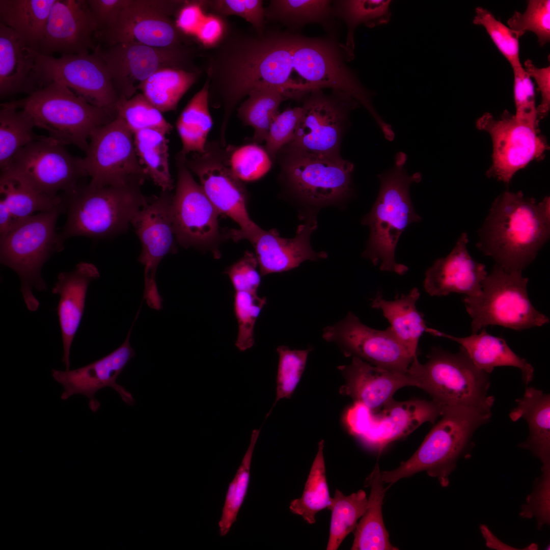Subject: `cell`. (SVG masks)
<instances>
[{
	"label": "cell",
	"mask_w": 550,
	"mask_h": 550,
	"mask_svg": "<svg viewBox=\"0 0 550 550\" xmlns=\"http://www.w3.org/2000/svg\"><path fill=\"white\" fill-rule=\"evenodd\" d=\"M473 23L483 26L492 42L505 57L512 69L521 65L519 59V39L521 34L497 20L488 10L481 7L475 9Z\"/></svg>",
	"instance_id": "7dc6e473"
},
{
	"label": "cell",
	"mask_w": 550,
	"mask_h": 550,
	"mask_svg": "<svg viewBox=\"0 0 550 550\" xmlns=\"http://www.w3.org/2000/svg\"><path fill=\"white\" fill-rule=\"evenodd\" d=\"M191 5L201 8L221 17L234 15L249 22L257 32L265 29V8L261 0H202L191 1Z\"/></svg>",
	"instance_id": "681fc988"
},
{
	"label": "cell",
	"mask_w": 550,
	"mask_h": 550,
	"mask_svg": "<svg viewBox=\"0 0 550 550\" xmlns=\"http://www.w3.org/2000/svg\"><path fill=\"white\" fill-rule=\"evenodd\" d=\"M528 281L522 272L506 271L495 264L483 281L480 294L463 299L472 318V334L489 325L521 331L548 323V317L530 300Z\"/></svg>",
	"instance_id": "ba28073f"
},
{
	"label": "cell",
	"mask_w": 550,
	"mask_h": 550,
	"mask_svg": "<svg viewBox=\"0 0 550 550\" xmlns=\"http://www.w3.org/2000/svg\"><path fill=\"white\" fill-rule=\"evenodd\" d=\"M162 191L148 198L131 224L141 242L139 261L144 266L145 284H155L157 267L163 258L177 251L172 216L173 195Z\"/></svg>",
	"instance_id": "603a6c76"
},
{
	"label": "cell",
	"mask_w": 550,
	"mask_h": 550,
	"mask_svg": "<svg viewBox=\"0 0 550 550\" xmlns=\"http://www.w3.org/2000/svg\"><path fill=\"white\" fill-rule=\"evenodd\" d=\"M35 127L32 118L24 111L10 106L6 102L1 104V172L8 167L16 154L24 147L35 141L52 139L36 134Z\"/></svg>",
	"instance_id": "74e56055"
},
{
	"label": "cell",
	"mask_w": 550,
	"mask_h": 550,
	"mask_svg": "<svg viewBox=\"0 0 550 550\" xmlns=\"http://www.w3.org/2000/svg\"><path fill=\"white\" fill-rule=\"evenodd\" d=\"M6 103L29 114L35 127L58 143L74 145L85 153L92 134L117 116L116 110L92 104L57 81Z\"/></svg>",
	"instance_id": "3957f363"
},
{
	"label": "cell",
	"mask_w": 550,
	"mask_h": 550,
	"mask_svg": "<svg viewBox=\"0 0 550 550\" xmlns=\"http://www.w3.org/2000/svg\"><path fill=\"white\" fill-rule=\"evenodd\" d=\"M56 1L0 0L1 22L37 51L45 34L50 9Z\"/></svg>",
	"instance_id": "836d02e7"
},
{
	"label": "cell",
	"mask_w": 550,
	"mask_h": 550,
	"mask_svg": "<svg viewBox=\"0 0 550 550\" xmlns=\"http://www.w3.org/2000/svg\"><path fill=\"white\" fill-rule=\"evenodd\" d=\"M209 82L189 100L179 115L176 127L182 143L180 152L184 156L190 152L202 153L213 125L209 109Z\"/></svg>",
	"instance_id": "e575fe53"
},
{
	"label": "cell",
	"mask_w": 550,
	"mask_h": 550,
	"mask_svg": "<svg viewBox=\"0 0 550 550\" xmlns=\"http://www.w3.org/2000/svg\"><path fill=\"white\" fill-rule=\"evenodd\" d=\"M332 95L317 90L304 97L302 113L293 140L287 146L324 154H339L350 111L359 103L344 93Z\"/></svg>",
	"instance_id": "ac0fdd59"
},
{
	"label": "cell",
	"mask_w": 550,
	"mask_h": 550,
	"mask_svg": "<svg viewBox=\"0 0 550 550\" xmlns=\"http://www.w3.org/2000/svg\"><path fill=\"white\" fill-rule=\"evenodd\" d=\"M116 111L117 116L133 134L144 129H155L168 134L173 128L162 113L141 93L135 94L129 99L119 100L116 105Z\"/></svg>",
	"instance_id": "f6af8a7d"
},
{
	"label": "cell",
	"mask_w": 550,
	"mask_h": 550,
	"mask_svg": "<svg viewBox=\"0 0 550 550\" xmlns=\"http://www.w3.org/2000/svg\"><path fill=\"white\" fill-rule=\"evenodd\" d=\"M301 113V106L289 107L279 113L273 119L265 140L264 147L272 161L281 149L293 140Z\"/></svg>",
	"instance_id": "f5cc1de1"
},
{
	"label": "cell",
	"mask_w": 550,
	"mask_h": 550,
	"mask_svg": "<svg viewBox=\"0 0 550 550\" xmlns=\"http://www.w3.org/2000/svg\"><path fill=\"white\" fill-rule=\"evenodd\" d=\"M260 429L253 430L250 443L234 477L229 485L218 522L221 536L227 535L236 521L238 513L245 499L250 479V469Z\"/></svg>",
	"instance_id": "ee69618b"
},
{
	"label": "cell",
	"mask_w": 550,
	"mask_h": 550,
	"mask_svg": "<svg viewBox=\"0 0 550 550\" xmlns=\"http://www.w3.org/2000/svg\"><path fill=\"white\" fill-rule=\"evenodd\" d=\"M426 332L460 344L475 365L487 374L491 373L497 367L512 366L520 369L526 384L533 379V366L526 359L515 354L504 339L489 334L485 328L479 334L466 337H456L428 327Z\"/></svg>",
	"instance_id": "f1b7e54d"
},
{
	"label": "cell",
	"mask_w": 550,
	"mask_h": 550,
	"mask_svg": "<svg viewBox=\"0 0 550 550\" xmlns=\"http://www.w3.org/2000/svg\"><path fill=\"white\" fill-rule=\"evenodd\" d=\"M549 477L550 467L542 468V475L538 487L527 504L522 507L521 513L524 517L536 516L539 527L549 521V513L543 507L549 511Z\"/></svg>",
	"instance_id": "9f6ffc18"
},
{
	"label": "cell",
	"mask_w": 550,
	"mask_h": 550,
	"mask_svg": "<svg viewBox=\"0 0 550 550\" xmlns=\"http://www.w3.org/2000/svg\"><path fill=\"white\" fill-rule=\"evenodd\" d=\"M508 27L524 35L534 33L541 46L550 40V1L530 0L524 13L515 11L508 20Z\"/></svg>",
	"instance_id": "816d5d0a"
},
{
	"label": "cell",
	"mask_w": 550,
	"mask_h": 550,
	"mask_svg": "<svg viewBox=\"0 0 550 550\" xmlns=\"http://www.w3.org/2000/svg\"><path fill=\"white\" fill-rule=\"evenodd\" d=\"M87 1L97 25V33L113 24L121 12L131 2V0H87Z\"/></svg>",
	"instance_id": "6f0895ef"
},
{
	"label": "cell",
	"mask_w": 550,
	"mask_h": 550,
	"mask_svg": "<svg viewBox=\"0 0 550 550\" xmlns=\"http://www.w3.org/2000/svg\"><path fill=\"white\" fill-rule=\"evenodd\" d=\"M282 174L302 200L316 205L333 203L350 193L353 164L339 154H317L284 146Z\"/></svg>",
	"instance_id": "30bf717a"
},
{
	"label": "cell",
	"mask_w": 550,
	"mask_h": 550,
	"mask_svg": "<svg viewBox=\"0 0 550 550\" xmlns=\"http://www.w3.org/2000/svg\"><path fill=\"white\" fill-rule=\"evenodd\" d=\"M66 209L63 200L57 207L31 216L0 236L1 263L19 276L20 291L31 311H36L39 306L33 288L38 291L47 289L41 276L43 265L54 253L64 249V242L56 231V223Z\"/></svg>",
	"instance_id": "8992f818"
},
{
	"label": "cell",
	"mask_w": 550,
	"mask_h": 550,
	"mask_svg": "<svg viewBox=\"0 0 550 550\" xmlns=\"http://www.w3.org/2000/svg\"><path fill=\"white\" fill-rule=\"evenodd\" d=\"M109 47L136 43L158 47L191 45L183 31L156 9L155 0H131L109 26L95 36Z\"/></svg>",
	"instance_id": "ffe728a7"
},
{
	"label": "cell",
	"mask_w": 550,
	"mask_h": 550,
	"mask_svg": "<svg viewBox=\"0 0 550 550\" xmlns=\"http://www.w3.org/2000/svg\"><path fill=\"white\" fill-rule=\"evenodd\" d=\"M378 463L366 479L371 488L367 508L354 530L352 550H396L389 541L382 514L386 488Z\"/></svg>",
	"instance_id": "d6a6232c"
},
{
	"label": "cell",
	"mask_w": 550,
	"mask_h": 550,
	"mask_svg": "<svg viewBox=\"0 0 550 550\" xmlns=\"http://www.w3.org/2000/svg\"><path fill=\"white\" fill-rule=\"evenodd\" d=\"M39 53L0 22V96L32 94L42 88L37 71Z\"/></svg>",
	"instance_id": "83f0119b"
},
{
	"label": "cell",
	"mask_w": 550,
	"mask_h": 550,
	"mask_svg": "<svg viewBox=\"0 0 550 550\" xmlns=\"http://www.w3.org/2000/svg\"><path fill=\"white\" fill-rule=\"evenodd\" d=\"M200 73L163 68L138 86V90L161 112L176 109L183 96L196 82Z\"/></svg>",
	"instance_id": "d590c367"
},
{
	"label": "cell",
	"mask_w": 550,
	"mask_h": 550,
	"mask_svg": "<svg viewBox=\"0 0 550 550\" xmlns=\"http://www.w3.org/2000/svg\"><path fill=\"white\" fill-rule=\"evenodd\" d=\"M266 303V298L259 296L257 293L235 291L234 309L238 325L235 345L240 351H245L253 346L254 326Z\"/></svg>",
	"instance_id": "f907efd6"
},
{
	"label": "cell",
	"mask_w": 550,
	"mask_h": 550,
	"mask_svg": "<svg viewBox=\"0 0 550 550\" xmlns=\"http://www.w3.org/2000/svg\"><path fill=\"white\" fill-rule=\"evenodd\" d=\"M524 69L529 76L536 81L540 93L541 101L537 106V115L540 122L547 115L550 109V66L538 68L530 59L524 63Z\"/></svg>",
	"instance_id": "680465c9"
},
{
	"label": "cell",
	"mask_w": 550,
	"mask_h": 550,
	"mask_svg": "<svg viewBox=\"0 0 550 550\" xmlns=\"http://www.w3.org/2000/svg\"><path fill=\"white\" fill-rule=\"evenodd\" d=\"M248 96L238 108L237 115L244 125L253 128L252 141L259 144L265 141L271 121L287 98L280 91L268 86L257 87Z\"/></svg>",
	"instance_id": "f35d334b"
},
{
	"label": "cell",
	"mask_w": 550,
	"mask_h": 550,
	"mask_svg": "<svg viewBox=\"0 0 550 550\" xmlns=\"http://www.w3.org/2000/svg\"><path fill=\"white\" fill-rule=\"evenodd\" d=\"M185 161L218 212L239 225V229H231L226 236L235 241L246 239L259 227L248 213L247 191L230 167L226 147L219 141L207 142L203 153H194Z\"/></svg>",
	"instance_id": "9c48e42d"
},
{
	"label": "cell",
	"mask_w": 550,
	"mask_h": 550,
	"mask_svg": "<svg viewBox=\"0 0 550 550\" xmlns=\"http://www.w3.org/2000/svg\"><path fill=\"white\" fill-rule=\"evenodd\" d=\"M345 383L340 390L354 402L362 403L375 413L393 399L399 389L406 386L417 387L416 381L407 373H399L372 365L352 356L351 362L338 367Z\"/></svg>",
	"instance_id": "484cf974"
},
{
	"label": "cell",
	"mask_w": 550,
	"mask_h": 550,
	"mask_svg": "<svg viewBox=\"0 0 550 550\" xmlns=\"http://www.w3.org/2000/svg\"><path fill=\"white\" fill-rule=\"evenodd\" d=\"M324 441L318 443V452L311 466L300 498L293 500L289 509L308 524L315 522L317 512L327 508L331 501L323 456Z\"/></svg>",
	"instance_id": "ab89813d"
},
{
	"label": "cell",
	"mask_w": 550,
	"mask_h": 550,
	"mask_svg": "<svg viewBox=\"0 0 550 550\" xmlns=\"http://www.w3.org/2000/svg\"><path fill=\"white\" fill-rule=\"evenodd\" d=\"M322 337L337 344L347 356L391 371L407 374L413 361L390 326L384 330L370 327L352 312L326 327Z\"/></svg>",
	"instance_id": "d6986e66"
},
{
	"label": "cell",
	"mask_w": 550,
	"mask_h": 550,
	"mask_svg": "<svg viewBox=\"0 0 550 550\" xmlns=\"http://www.w3.org/2000/svg\"><path fill=\"white\" fill-rule=\"evenodd\" d=\"M186 156H176L177 181L171 206L177 242L185 248H214L220 239L219 213L187 167Z\"/></svg>",
	"instance_id": "2e32d148"
},
{
	"label": "cell",
	"mask_w": 550,
	"mask_h": 550,
	"mask_svg": "<svg viewBox=\"0 0 550 550\" xmlns=\"http://www.w3.org/2000/svg\"><path fill=\"white\" fill-rule=\"evenodd\" d=\"M111 74L119 100L134 96L140 83L163 68L200 73L194 61L199 55L191 45L158 47L136 43H119L95 49Z\"/></svg>",
	"instance_id": "7c38bea8"
},
{
	"label": "cell",
	"mask_w": 550,
	"mask_h": 550,
	"mask_svg": "<svg viewBox=\"0 0 550 550\" xmlns=\"http://www.w3.org/2000/svg\"><path fill=\"white\" fill-rule=\"evenodd\" d=\"M517 406L509 414L511 420L528 423L529 435L519 447L531 451L542 462L550 465V396L534 387H527Z\"/></svg>",
	"instance_id": "4dcf8cb0"
},
{
	"label": "cell",
	"mask_w": 550,
	"mask_h": 550,
	"mask_svg": "<svg viewBox=\"0 0 550 550\" xmlns=\"http://www.w3.org/2000/svg\"><path fill=\"white\" fill-rule=\"evenodd\" d=\"M388 0H347L336 3V12L346 23L348 32L344 49L348 59L354 56V33L362 23L375 26L387 23L391 15Z\"/></svg>",
	"instance_id": "7bdbcfd3"
},
{
	"label": "cell",
	"mask_w": 550,
	"mask_h": 550,
	"mask_svg": "<svg viewBox=\"0 0 550 550\" xmlns=\"http://www.w3.org/2000/svg\"><path fill=\"white\" fill-rule=\"evenodd\" d=\"M327 0H271L265 8V19L289 27L325 22L334 12Z\"/></svg>",
	"instance_id": "b9f144b4"
},
{
	"label": "cell",
	"mask_w": 550,
	"mask_h": 550,
	"mask_svg": "<svg viewBox=\"0 0 550 550\" xmlns=\"http://www.w3.org/2000/svg\"><path fill=\"white\" fill-rule=\"evenodd\" d=\"M367 504L368 499L363 490L345 496L336 489L327 508L332 515L327 550L337 549L345 537L354 531Z\"/></svg>",
	"instance_id": "60d3db41"
},
{
	"label": "cell",
	"mask_w": 550,
	"mask_h": 550,
	"mask_svg": "<svg viewBox=\"0 0 550 550\" xmlns=\"http://www.w3.org/2000/svg\"><path fill=\"white\" fill-rule=\"evenodd\" d=\"M478 235V249L496 264L522 272L548 241L550 217L535 199L521 191H505L492 202Z\"/></svg>",
	"instance_id": "6da1fadb"
},
{
	"label": "cell",
	"mask_w": 550,
	"mask_h": 550,
	"mask_svg": "<svg viewBox=\"0 0 550 550\" xmlns=\"http://www.w3.org/2000/svg\"><path fill=\"white\" fill-rule=\"evenodd\" d=\"M420 296L417 288L394 300L384 299L380 292L371 299L372 308L380 310L390 323V327L409 352L413 361L417 359L419 341L426 331L423 314L416 308Z\"/></svg>",
	"instance_id": "1f68e13d"
},
{
	"label": "cell",
	"mask_w": 550,
	"mask_h": 550,
	"mask_svg": "<svg viewBox=\"0 0 550 550\" xmlns=\"http://www.w3.org/2000/svg\"><path fill=\"white\" fill-rule=\"evenodd\" d=\"M100 277L93 264L81 262L71 271L59 273L51 292L58 294L57 309L63 348L62 362L70 370V349L84 313L87 292L90 283Z\"/></svg>",
	"instance_id": "4316f807"
},
{
	"label": "cell",
	"mask_w": 550,
	"mask_h": 550,
	"mask_svg": "<svg viewBox=\"0 0 550 550\" xmlns=\"http://www.w3.org/2000/svg\"><path fill=\"white\" fill-rule=\"evenodd\" d=\"M142 185L97 186L85 182L63 196L67 216L59 233L62 241L74 236L107 238L125 232L148 200Z\"/></svg>",
	"instance_id": "5b68a950"
},
{
	"label": "cell",
	"mask_w": 550,
	"mask_h": 550,
	"mask_svg": "<svg viewBox=\"0 0 550 550\" xmlns=\"http://www.w3.org/2000/svg\"><path fill=\"white\" fill-rule=\"evenodd\" d=\"M468 242V233H462L451 252L426 270L423 286L428 294L442 296L457 293L473 297L480 294L488 273L485 265L469 254Z\"/></svg>",
	"instance_id": "cb8c5ba5"
},
{
	"label": "cell",
	"mask_w": 550,
	"mask_h": 550,
	"mask_svg": "<svg viewBox=\"0 0 550 550\" xmlns=\"http://www.w3.org/2000/svg\"><path fill=\"white\" fill-rule=\"evenodd\" d=\"M515 117L518 120L539 128L537 118L534 87L531 77L522 65L512 69Z\"/></svg>",
	"instance_id": "db71d44e"
},
{
	"label": "cell",
	"mask_w": 550,
	"mask_h": 550,
	"mask_svg": "<svg viewBox=\"0 0 550 550\" xmlns=\"http://www.w3.org/2000/svg\"><path fill=\"white\" fill-rule=\"evenodd\" d=\"M168 134L160 130L147 129L134 133L136 152L148 178L162 191L173 188L169 164Z\"/></svg>",
	"instance_id": "8d00e7d4"
},
{
	"label": "cell",
	"mask_w": 550,
	"mask_h": 550,
	"mask_svg": "<svg viewBox=\"0 0 550 550\" xmlns=\"http://www.w3.org/2000/svg\"><path fill=\"white\" fill-rule=\"evenodd\" d=\"M258 263L254 253L248 251L227 269L235 291L257 293L261 283V274L257 270Z\"/></svg>",
	"instance_id": "11a10c76"
},
{
	"label": "cell",
	"mask_w": 550,
	"mask_h": 550,
	"mask_svg": "<svg viewBox=\"0 0 550 550\" xmlns=\"http://www.w3.org/2000/svg\"><path fill=\"white\" fill-rule=\"evenodd\" d=\"M316 228L314 216L298 226L292 238L280 237L275 229L265 231L259 227L246 240L254 248L261 275L288 271L305 261L326 258V253L315 252L310 244L311 235Z\"/></svg>",
	"instance_id": "d4e9b609"
},
{
	"label": "cell",
	"mask_w": 550,
	"mask_h": 550,
	"mask_svg": "<svg viewBox=\"0 0 550 550\" xmlns=\"http://www.w3.org/2000/svg\"><path fill=\"white\" fill-rule=\"evenodd\" d=\"M83 166L97 186L143 184L148 178L138 158L134 134L118 116L91 136Z\"/></svg>",
	"instance_id": "5bb4252c"
},
{
	"label": "cell",
	"mask_w": 550,
	"mask_h": 550,
	"mask_svg": "<svg viewBox=\"0 0 550 550\" xmlns=\"http://www.w3.org/2000/svg\"><path fill=\"white\" fill-rule=\"evenodd\" d=\"M37 71L42 88L57 81L92 104L116 110L119 97L109 71L96 49L58 58L39 53Z\"/></svg>",
	"instance_id": "e0dca14e"
},
{
	"label": "cell",
	"mask_w": 550,
	"mask_h": 550,
	"mask_svg": "<svg viewBox=\"0 0 550 550\" xmlns=\"http://www.w3.org/2000/svg\"><path fill=\"white\" fill-rule=\"evenodd\" d=\"M378 414L354 402L345 414L348 432L379 454L390 443L403 437L425 422L434 423L444 407L431 400L413 399L387 403Z\"/></svg>",
	"instance_id": "4fadbf2b"
},
{
	"label": "cell",
	"mask_w": 550,
	"mask_h": 550,
	"mask_svg": "<svg viewBox=\"0 0 550 550\" xmlns=\"http://www.w3.org/2000/svg\"><path fill=\"white\" fill-rule=\"evenodd\" d=\"M97 32L87 1L56 0L37 51L45 56L90 53L97 47L94 39Z\"/></svg>",
	"instance_id": "7402d4cb"
},
{
	"label": "cell",
	"mask_w": 550,
	"mask_h": 550,
	"mask_svg": "<svg viewBox=\"0 0 550 550\" xmlns=\"http://www.w3.org/2000/svg\"><path fill=\"white\" fill-rule=\"evenodd\" d=\"M406 160L404 153H398L394 167L379 175L377 197L371 211L362 221L363 225L369 226L370 232L363 256L374 265L380 263L381 270L399 275L408 270L395 258L399 238L409 225L422 220L415 210L409 194L410 185L419 182L421 175L417 173L409 175L403 166Z\"/></svg>",
	"instance_id": "7a4b0ae2"
},
{
	"label": "cell",
	"mask_w": 550,
	"mask_h": 550,
	"mask_svg": "<svg viewBox=\"0 0 550 550\" xmlns=\"http://www.w3.org/2000/svg\"><path fill=\"white\" fill-rule=\"evenodd\" d=\"M491 409L465 406L444 407L441 420L413 456L397 469L381 472L383 482L392 485L424 471L437 478L442 486H447L457 459L475 430L489 420Z\"/></svg>",
	"instance_id": "277c9868"
},
{
	"label": "cell",
	"mask_w": 550,
	"mask_h": 550,
	"mask_svg": "<svg viewBox=\"0 0 550 550\" xmlns=\"http://www.w3.org/2000/svg\"><path fill=\"white\" fill-rule=\"evenodd\" d=\"M310 350L291 349L285 346L278 347L276 398L266 417L280 400L289 398L292 395L305 370Z\"/></svg>",
	"instance_id": "c3c4849f"
},
{
	"label": "cell",
	"mask_w": 550,
	"mask_h": 550,
	"mask_svg": "<svg viewBox=\"0 0 550 550\" xmlns=\"http://www.w3.org/2000/svg\"><path fill=\"white\" fill-rule=\"evenodd\" d=\"M230 167L241 181H253L270 169L272 160L264 148L253 143L240 146H227Z\"/></svg>",
	"instance_id": "bcb514c9"
},
{
	"label": "cell",
	"mask_w": 550,
	"mask_h": 550,
	"mask_svg": "<svg viewBox=\"0 0 550 550\" xmlns=\"http://www.w3.org/2000/svg\"><path fill=\"white\" fill-rule=\"evenodd\" d=\"M407 373L443 407L491 408L493 404L494 398L487 395L488 374L477 368L461 346L456 353L434 347L425 364L413 361Z\"/></svg>",
	"instance_id": "52a82bcc"
},
{
	"label": "cell",
	"mask_w": 550,
	"mask_h": 550,
	"mask_svg": "<svg viewBox=\"0 0 550 550\" xmlns=\"http://www.w3.org/2000/svg\"><path fill=\"white\" fill-rule=\"evenodd\" d=\"M62 195L51 196L35 190L12 176H0V236L36 213L61 204Z\"/></svg>",
	"instance_id": "f546056e"
},
{
	"label": "cell",
	"mask_w": 550,
	"mask_h": 550,
	"mask_svg": "<svg viewBox=\"0 0 550 550\" xmlns=\"http://www.w3.org/2000/svg\"><path fill=\"white\" fill-rule=\"evenodd\" d=\"M1 174L16 177L51 196L74 193L87 177L83 158L72 155L52 139L35 141L21 149Z\"/></svg>",
	"instance_id": "8fae6325"
},
{
	"label": "cell",
	"mask_w": 550,
	"mask_h": 550,
	"mask_svg": "<svg viewBox=\"0 0 550 550\" xmlns=\"http://www.w3.org/2000/svg\"><path fill=\"white\" fill-rule=\"evenodd\" d=\"M476 126L488 133L492 141V163L486 176L507 185L517 171L532 161L543 159L549 149L540 129L517 120L506 109L499 119L484 113Z\"/></svg>",
	"instance_id": "9a60e30c"
},
{
	"label": "cell",
	"mask_w": 550,
	"mask_h": 550,
	"mask_svg": "<svg viewBox=\"0 0 550 550\" xmlns=\"http://www.w3.org/2000/svg\"><path fill=\"white\" fill-rule=\"evenodd\" d=\"M132 328V325L123 344L102 358L73 370H51L53 378L64 388L61 395L62 400H66L75 394L84 395L89 399L90 409L95 413L100 406V402L95 398V394L102 388L111 387L127 405L132 406L134 404L135 400L131 394L116 382L118 376L135 355L129 341Z\"/></svg>",
	"instance_id": "44dd1931"
}]
</instances>
